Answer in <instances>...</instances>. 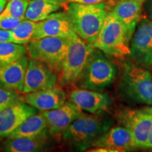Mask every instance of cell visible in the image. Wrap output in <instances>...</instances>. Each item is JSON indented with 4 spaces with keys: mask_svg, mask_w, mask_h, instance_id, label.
<instances>
[{
    "mask_svg": "<svg viewBox=\"0 0 152 152\" xmlns=\"http://www.w3.org/2000/svg\"><path fill=\"white\" fill-rule=\"evenodd\" d=\"M145 0H118L111 11L124 27L127 39L130 42L140 20Z\"/></svg>",
    "mask_w": 152,
    "mask_h": 152,
    "instance_id": "cell-14",
    "label": "cell"
},
{
    "mask_svg": "<svg viewBox=\"0 0 152 152\" xmlns=\"http://www.w3.org/2000/svg\"><path fill=\"white\" fill-rule=\"evenodd\" d=\"M121 87L130 100L152 105V75L146 68L132 62L123 64Z\"/></svg>",
    "mask_w": 152,
    "mask_h": 152,
    "instance_id": "cell-4",
    "label": "cell"
},
{
    "mask_svg": "<svg viewBox=\"0 0 152 152\" xmlns=\"http://www.w3.org/2000/svg\"><path fill=\"white\" fill-rule=\"evenodd\" d=\"M7 4V0H0V14L2 13Z\"/></svg>",
    "mask_w": 152,
    "mask_h": 152,
    "instance_id": "cell-31",
    "label": "cell"
},
{
    "mask_svg": "<svg viewBox=\"0 0 152 152\" xmlns=\"http://www.w3.org/2000/svg\"><path fill=\"white\" fill-rule=\"evenodd\" d=\"M113 123L111 118L102 116L101 113H83L66 128L62 138L78 150L90 149L92 142L111 128Z\"/></svg>",
    "mask_w": 152,
    "mask_h": 152,
    "instance_id": "cell-1",
    "label": "cell"
},
{
    "mask_svg": "<svg viewBox=\"0 0 152 152\" xmlns=\"http://www.w3.org/2000/svg\"><path fill=\"white\" fill-rule=\"evenodd\" d=\"M116 73V66L104 53L94 48L77 83L85 90L102 91L113 83Z\"/></svg>",
    "mask_w": 152,
    "mask_h": 152,
    "instance_id": "cell-3",
    "label": "cell"
},
{
    "mask_svg": "<svg viewBox=\"0 0 152 152\" xmlns=\"http://www.w3.org/2000/svg\"><path fill=\"white\" fill-rule=\"evenodd\" d=\"M91 148H107L115 152L130 151L136 147L130 130L123 126L109 129L92 142Z\"/></svg>",
    "mask_w": 152,
    "mask_h": 152,
    "instance_id": "cell-13",
    "label": "cell"
},
{
    "mask_svg": "<svg viewBox=\"0 0 152 152\" xmlns=\"http://www.w3.org/2000/svg\"><path fill=\"white\" fill-rule=\"evenodd\" d=\"M28 58L24 56L14 61L0 64V87L23 92Z\"/></svg>",
    "mask_w": 152,
    "mask_h": 152,
    "instance_id": "cell-18",
    "label": "cell"
},
{
    "mask_svg": "<svg viewBox=\"0 0 152 152\" xmlns=\"http://www.w3.org/2000/svg\"><path fill=\"white\" fill-rule=\"evenodd\" d=\"M23 102L40 111H50L61 106L66 102V92L56 86L27 93L23 96Z\"/></svg>",
    "mask_w": 152,
    "mask_h": 152,
    "instance_id": "cell-17",
    "label": "cell"
},
{
    "mask_svg": "<svg viewBox=\"0 0 152 152\" xmlns=\"http://www.w3.org/2000/svg\"><path fill=\"white\" fill-rule=\"evenodd\" d=\"M0 111H1V109H0Z\"/></svg>",
    "mask_w": 152,
    "mask_h": 152,
    "instance_id": "cell-34",
    "label": "cell"
},
{
    "mask_svg": "<svg viewBox=\"0 0 152 152\" xmlns=\"http://www.w3.org/2000/svg\"><path fill=\"white\" fill-rule=\"evenodd\" d=\"M47 131V123L42 114H35L26 119L7 137L8 140L18 137H32Z\"/></svg>",
    "mask_w": 152,
    "mask_h": 152,
    "instance_id": "cell-20",
    "label": "cell"
},
{
    "mask_svg": "<svg viewBox=\"0 0 152 152\" xmlns=\"http://www.w3.org/2000/svg\"><path fill=\"white\" fill-rule=\"evenodd\" d=\"M94 49L92 44L84 41L78 35L69 39L67 54L58 74L61 85H70L77 83Z\"/></svg>",
    "mask_w": 152,
    "mask_h": 152,
    "instance_id": "cell-7",
    "label": "cell"
},
{
    "mask_svg": "<svg viewBox=\"0 0 152 152\" xmlns=\"http://www.w3.org/2000/svg\"><path fill=\"white\" fill-rule=\"evenodd\" d=\"M77 35L67 12H54L45 20L37 22L33 39L45 37L71 39Z\"/></svg>",
    "mask_w": 152,
    "mask_h": 152,
    "instance_id": "cell-11",
    "label": "cell"
},
{
    "mask_svg": "<svg viewBox=\"0 0 152 152\" xmlns=\"http://www.w3.org/2000/svg\"><path fill=\"white\" fill-rule=\"evenodd\" d=\"M49 1L58 4H59L61 7H64V6L67 4L68 1H69V0H49ZM66 6H68V5H66Z\"/></svg>",
    "mask_w": 152,
    "mask_h": 152,
    "instance_id": "cell-30",
    "label": "cell"
},
{
    "mask_svg": "<svg viewBox=\"0 0 152 152\" xmlns=\"http://www.w3.org/2000/svg\"><path fill=\"white\" fill-rule=\"evenodd\" d=\"M1 138H2V137H1V136H0V142H1Z\"/></svg>",
    "mask_w": 152,
    "mask_h": 152,
    "instance_id": "cell-33",
    "label": "cell"
},
{
    "mask_svg": "<svg viewBox=\"0 0 152 152\" xmlns=\"http://www.w3.org/2000/svg\"><path fill=\"white\" fill-rule=\"evenodd\" d=\"M66 12L77 35L93 45L99 34L107 13L106 5L102 2L93 4L70 2L66 8Z\"/></svg>",
    "mask_w": 152,
    "mask_h": 152,
    "instance_id": "cell-2",
    "label": "cell"
},
{
    "mask_svg": "<svg viewBox=\"0 0 152 152\" xmlns=\"http://www.w3.org/2000/svg\"><path fill=\"white\" fill-rule=\"evenodd\" d=\"M130 55L136 64L152 67V22L149 18L140 20L131 38Z\"/></svg>",
    "mask_w": 152,
    "mask_h": 152,
    "instance_id": "cell-9",
    "label": "cell"
},
{
    "mask_svg": "<svg viewBox=\"0 0 152 152\" xmlns=\"http://www.w3.org/2000/svg\"><path fill=\"white\" fill-rule=\"evenodd\" d=\"M60 7L59 4L49 0H29L24 19L39 22L58 11Z\"/></svg>",
    "mask_w": 152,
    "mask_h": 152,
    "instance_id": "cell-21",
    "label": "cell"
},
{
    "mask_svg": "<svg viewBox=\"0 0 152 152\" xmlns=\"http://www.w3.org/2000/svg\"><path fill=\"white\" fill-rule=\"evenodd\" d=\"M103 0H69V2H75L80 4H93L102 2Z\"/></svg>",
    "mask_w": 152,
    "mask_h": 152,
    "instance_id": "cell-28",
    "label": "cell"
},
{
    "mask_svg": "<svg viewBox=\"0 0 152 152\" xmlns=\"http://www.w3.org/2000/svg\"><path fill=\"white\" fill-rule=\"evenodd\" d=\"M29 0H9L0 17H14L23 20Z\"/></svg>",
    "mask_w": 152,
    "mask_h": 152,
    "instance_id": "cell-24",
    "label": "cell"
},
{
    "mask_svg": "<svg viewBox=\"0 0 152 152\" xmlns=\"http://www.w3.org/2000/svg\"><path fill=\"white\" fill-rule=\"evenodd\" d=\"M93 46L106 55L115 58H123L130 54V42L127 39L124 27L111 11L106 13L103 26Z\"/></svg>",
    "mask_w": 152,
    "mask_h": 152,
    "instance_id": "cell-5",
    "label": "cell"
},
{
    "mask_svg": "<svg viewBox=\"0 0 152 152\" xmlns=\"http://www.w3.org/2000/svg\"><path fill=\"white\" fill-rule=\"evenodd\" d=\"M47 123V131L52 136L62 135L66 128L83 113L71 101L66 102L59 108L42 111Z\"/></svg>",
    "mask_w": 152,
    "mask_h": 152,
    "instance_id": "cell-12",
    "label": "cell"
},
{
    "mask_svg": "<svg viewBox=\"0 0 152 152\" xmlns=\"http://www.w3.org/2000/svg\"><path fill=\"white\" fill-rule=\"evenodd\" d=\"M20 102H24L23 98L16 91L0 87V109Z\"/></svg>",
    "mask_w": 152,
    "mask_h": 152,
    "instance_id": "cell-25",
    "label": "cell"
},
{
    "mask_svg": "<svg viewBox=\"0 0 152 152\" xmlns=\"http://www.w3.org/2000/svg\"><path fill=\"white\" fill-rule=\"evenodd\" d=\"M149 16H150V20L152 22V1L151 2V4L149 6Z\"/></svg>",
    "mask_w": 152,
    "mask_h": 152,
    "instance_id": "cell-32",
    "label": "cell"
},
{
    "mask_svg": "<svg viewBox=\"0 0 152 152\" xmlns=\"http://www.w3.org/2000/svg\"><path fill=\"white\" fill-rule=\"evenodd\" d=\"M22 19L14 17H0V29L12 30L22 21Z\"/></svg>",
    "mask_w": 152,
    "mask_h": 152,
    "instance_id": "cell-26",
    "label": "cell"
},
{
    "mask_svg": "<svg viewBox=\"0 0 152 152\" xmlns=\"http://www.w3.org/2000/svg\"><path fill=\"white\" fill-rule=\"evenodd\" d=\"M145 149H152V127L151 128V130L149 132V137H148L147 144H146Z\"/></svg>",
    "mask_w": 152,
    "mask_h": 152,
    "instance_id": "cell-29",
    "label": "cell"
},
{
    "mask_svg": "<svg viewBox=\"0 0 152 152\" xmlns=\"http://www.w3.org/2000/svg\"><path fill=\"white\" fill-rule=\"evenodd\" d=\"M37 113V109L24 102L13 104L0 111V136L7 137L26 119Z\"/></svg>",
    "mask_w": 152,
    "mask_h": 152,
    "instance_id": "cell-16",
    "label": "cell"
},
{
    "mask_svg": "<svg viewBox=\"0 0 152 152\" xmlns=\"http://www.w3.org/2000/svg\"><path fill=\"white\" fill-rule=\"evenodd\" d=\"M58 75L49 66L38 61L30 59L25 75L23 92L24 94L46 90L56 86Z\"/></svg>",
    "mask_w": 152,
    "mask_h": 152,
    "instance_id": "cell-10",
    "label": "cell"
},
{
    "mask_svg": "<svg viewBox=\"0 0 152 152\" xmlns=\"http://www.w3.org/2000/svg\"><path fill=\"white\" fill-rule=\"evenodd\" d=\"M68 44V38L60 37L32 39L26 47L27 54L31 59L43 63L59 74L67 54Z\"/></svg>",
    "mask_w": 152,
    "mask_h": 152,
    "instance_id": "cell-6",
    "label": "cell"
},
{
    "mask_svg": "<svg viewBox=\"0 0 152 152\" xmlns=\"http://www.w3.org/2000/svg\"><path fill=\"white\" fill-rule=\"evenodd\" d=\"M69 98L80 109L92 114L107 111L111 104V99L108 94L85 89L72 91Z\"/></svg>",
    "mask_w": 152,
    "mask_h": 152,
    "instance_id": "cell-15",
    "label": "cell"
},
{
    "mask_svg": "<svg viewBox=\"0 0 152 152\" xmlns=\"http://www.w3.org/2000/svg\"><path fill=\"white\" fill-rule=\"evenodd\" d=\"M27 49L14 42H0V64L14 61L26 56Z\"/></svg>",
    "mask_w": 152,
    "mask_h": 152,
    "instance_id": "cell-23",
    "label": "cell"
},
{
    "mask_svg": "<svg viewBox=\"0 0 152 152\" xmlns=\"http://www.w3.org/2000/svg\"><path fill=\"white\" fill-rule=\"evenodd\" d=\"M37 22L23 19L20 24L12 32V40L14 42L18 45H26L33 39L34 33Z\"/></svg>",
    "mask_w": 152,
    "mask_h": 152,
    "instance_id": "cell-22",
    "label": "cell"
},
{
    "mask_svg": "<svg viewBox=\"0 0 152 152\" xmlns=\"http://www.w3.org/2000/svg\"><path fill=\"white\" fill-rule=\"evenodd\" d=\"M12 32L9 30L0 29V42H11Z\"/></svg>",
    "mask_w": 152,
    "mask_h": 152,
    "instance_id": "cell-27",
    "label": "cell"
},
{
    "mask_svg": "<svg viewBox=\"0 0 152 152\" xmlns=\"http://www.w3.org/2000/svg\"><path fill=\"white\" fill-rule=\"evenodd\" d=\"M119 122L130 130L136 149H145L152 127V106L125 109L118 115Z\"/></svg>",
    "mask_w": 152,
    "mask_h": 152,
    "instance_id": "cell-8",
    "label": "cell"
},
{
    "mask_svg": "<svg viewBox=\"0 0 152 152\" xmlns=\"http://www.w3.org/2000/svg\"><path fill=\"white\" fill-rule=\"evenodd\" d=\"M45 132L32 137H18L8 140L4 143V149L9 152H33L45 149L48 144Z\"/></svg>",
    "mask_w": 152,
    "mask_h": 152,
    "instance_id": "cell-19",
    "label": "cell"
}]
</instances>
